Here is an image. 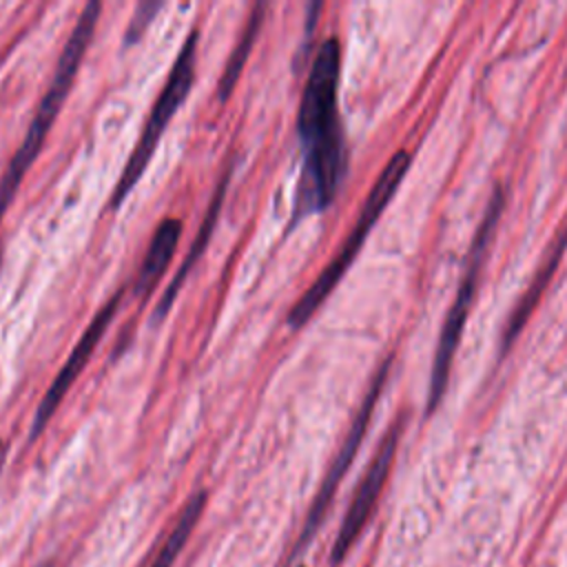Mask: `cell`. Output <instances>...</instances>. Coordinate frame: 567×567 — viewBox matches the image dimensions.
Segmentation results:
<instances>
[{"label": "cell", "instance_id": "7a4b0ae2", "mask_svg": "<svg viewBox=\"0 0 567 567\" xmlns=\"http://www.w3.org/2000/svg\"><path fill=\"white\" fill-rule=\"evenodd\" d=\"M100 11H102V4L100 2H86V7L82 9V13L78 16L69 38H66V44L60 53V60L55 64V71H53V78H51V84L44 93V97L40 100V106L22 137V144L18 146V151L13 153V157L9 159L7 164V171L2 173L0 177V219L4 217L9 204L13 202V195L18 190V186L22 184V177L24 173L31 168V164L35 162L42 144H44V137L49 135L69 91H71V84L78 75V69H80V62L93 40V31L97 27V20H100Z\"/></svg>", "mask_w": 567, "mask_h": 567}, {"label": "cell", "instance_id": "9a60e30c", "mask_svg": "<svg viewBox=\"0 0 567 567\" xmlns=\"http://www.w3.org/2000/svg\"><path fill=\"white\" fill-rule=\"evenodd\" d=\"M4 456H7V443L0 441V467H2V463H4Z\"/></svg>", "mask_w": 567, "mask_h": 567}, {"label": "cell", "instance_id": "ba28073f", "mask_svg": "<svg viewBox=\"0 0 567 567\" xmlns=\"http://www.w3.org/2000/svg\"><path fill=\"white\" fill-rule=\"evenodd\" d=\"M122 295L124 290H117L102 308L100 312L91 319L89 328L84 330V334L80 337V341L75 343V348L71 350V354L66 357V363L60 368L58 377L53 379V383L49 385V390L44 392L38 410H35V416H33V423H31V439H35L47 423L51 421V416L55 414V410L60 408L64 394L69 392V388L73 385V381L78 379V374L84 370V365L89 363L95 346L102 341L106 328L111 326V321L115 319V312L122 303Z\"/></svg>", "mask_w": 567, "mask_h": 567}, {"label": "cell", "instance_id": "6da1fadb", "mask_svg": "<svg viewBox=\"0 0 567 567\" xmlns=\"http://www.w3.org/2000/svg\"><path fill=\"white\" fill-rule=\"evenodd\" d=\"M341 47L337 38L319 44L297 113L303 164L295 199V219L326 208L346 171V142L337 109Z\"/></svg>", "mask_w": 567, "mask_h": 567}, {"label": "cell", "instance_id": "8fae6325", "mask_svg": "<svg viewBox=\"0 0 567 567\" xmlns=\"http://www.w3.org/2000/svg\"><path fill=\"white\" fill-rule=\"evenodd\" d=\"M264 11H266V4H255L244 29H241V35L237 40V44L233 47L230 55H228V62L224 66V73L219 78V86H217V95L221 102H226L241 75V69L246 66V60L252 51V44L257 40V33L261 29V22H264Z\"/></svg>", "mask_w": 567, "mask_h": 567}, {"label": "cell", "instance_id": "30bf717a", "mask_svg": "<svg viewBox=\"0 0 567 567\" xmlns=\"http://www.w3.org/2000/svg\"><path fill=\"white\" fill-rule=\"evenodd\" d=\"M228 179H230V175H228V173H224V175H221V179H219V186H217V190H215V195H213V199H210V204H208L206 217H204V221H202V226H199V230H197V235H195V239H193V244H190L188 257L184 259L182 268L177 270V275H175V277H173V281L168 284L166 292L162 295V299H159V303H157V308H155V312H153L155 321H162V317H164V315H166V310L171 308V303H173L175 295L179 292V288H182V284H184V279L188 277V272L193 270L195 261H197V259H199V255L204 252V248H206V244H208V239H210V235H213V228H215V224H217V217H219V213H221V204H224V193H226Z\"/></svg>", "mask_w": 567, "mask_h": 567}, {"label": "cell", "instance_id": "5bb4252c", "mask_svg": "<svg viewBox=\"0 0 567 567\" xmlns=\"http://www.w3.org/2000/svg\"><path fill=\"white\" fill-rule=\"evenodd\" d=\"M159 9H162L159 2H140V4L135 7V11H133V18H131L126 31H124V42H126V44L137 42V40L144 35V31L148 29V24L153 22V18H155V13H157Z\"/></svg>", "mask_w": 567, "mask_h": 567}, {"label": "cell", "instance_id": "5b68a950", "mask_svg": "<svg viewBox=\"0 0 567 567\" xmlns=\"http://www.w3.org/2000/svg\"><path fill=\"white\" fill-rule=\"evenodd\" d=\"M501 208H503V195L496 190L487 210H485L481 228L476 233V241H474V250H472V259L467 264V270L461 279L456 297H454V301L447 310V317L443 321V330H441V337H439V346H436L434 363H432V374H430V394H427V408L430 410L436 408V403H439V399H441V394L447 385L450 365H452V359H454V352H456V346H458V337H461L463 323L467 319V312H470V306H472V299H474L476 275H478V268H481V259L485 255V246H487V241L494 233V226L498 221Z\"/></svg>", "mask_w": 567, "mask_h": 567}, {"label": "cell", "instance_id": "3957f363", "mask_svg": "<svg viewBox=\"0 0 567 567\" xmlns=\"http://www.w3.org/2000/svg\"><path fill=\"white\" fill-rule=\"evenodd\" d=\"M410 164V155L405 151H396L390 162L385 164V168L381 171V175L377 177L372 190L365 197V204L359 213L357 224L352 226L350 235L346 237V241L341 244L339 252L334 255V259L321 270V275L315 279V284L299 297V301L292 306V310L288 312V323L290 328H301L317 310L319 306L326 301V297L332 292V288L339 284V279L343 277V272L348 270V266L352 264V259L357 257L359 248L363 246V239L368 237L372 224L379 219L381 210L385 208V204L390 202V197L394 195L403 173L408 171Z\"/></svg>", "mask_w": 567, "mask_h": 567}, {"label": "cell", "instance_id": "8992f818", "mask_svg": "<svg viewBox=\"0 0 567 567\" xmlns=\"http://www.w3.org/2000/svg\"><path fill=\"white\" fill-rule=\"evenodd\" d=\"M399 434H401V423H396L388 434L385 439L381 441L372 463L368 465L352 501H350V507L341 520V527L337 532V538L332 543V551H330V560L332 565H339L346 554L350 551V547L357 543L359 534L363 532V527L368 525L374 507H377V501L383 492V485L388 481V474H390V467H392V458H394V452H396V443H399Z\"/></svg>", "mask_w": 567, "mask_h": 567}, {"label": "cell", "instance_id": "52a82bcc", "mask_svg": "<svg viewBox=\"0 0 567 567\" xmlns=\"http://www.w3.org/2000/svg\"><path fill=\"white\" fill-rule=\"evenodd\" d=\"M388 368H390V361H385L383 368L377 372V377H374V381H372V385H370V390H368V394H365V399H363V403H361V408H359V412H357V416H354V421H352V425L346 434V441L341 443V447H339V452H337V456H334V461H332V465H330V470H328V474H326V478H323V483H321V487H319V492H317V496L310 505V512L306 516V523H303V529H301V536H299V547H303L315 536V532L319 529V525H321V520L328 512V505H330L343 474L348 472V467H350V463H352V458H354V454H357V450L363 441L370 414H372L374 403H377V399L381 394V388L385 383Z\"/></svg>", "mask_w": 567, "mask_h": 567}, {"label": "cell", "instance_id": "7c38bea8", "mask_svg": "<svg viewBox=\"0 0 567 567\" xmlns=\"http://www.w3.org/2000/svg\"><path fill=\"white\" fill-rule=\"evenodd\" d=\"M204 505H206V494L204 492H197L190 501H186L177 523L173 525L168 538L164 540V545L159 547V551L155 554L151 567H171L175 563V558L179 556V551L184 549V545L188 543L202 512H204Z\"/></svg>", "mask_w": 567, "mask_h": 567}, {"label": "cell", "instance_id": "9c48e42d", "mask_svg": "<svg viewBox=\"0 0 567 567\" xmlns=\"http://www.w3.org/2000/svg\"><path fill=\"white\" fill-rule=\"evenodd\" d=\"M179 235H182V221L179 219L166 217V219L159 221V226L155 228V233L151 237V244H148L144 261L140 266V272L135 277L133 290L137 295H148L155 288V284L164 275V270H166V266H168V261H171V257L177 248Z\"/></svg>", "mask_w": 567, "mask_h": 567}, {"label": "cell", "instance_id": "4fadbf2b", "mask_svg": "<svg viewBox=\"0 0 567 567\" xmlns=\"http://www.w3.org/2000/svg\"><path fill=\"white\" fill-rule=\"evenodd\" d=\"M563 246H565V235L560 237L558 246H554L551 259H549L547 264H543L545 268H540V270H538V275H536V281H534V284L529 286V290L523 295V299H520V303H518L516 312L512 315V319H509V326H507V330H505V337H503V341H505V343H509V341L514 339V334L520 330V326L525 323V319H527V315H529V308H532V306H534V301L538 299L540 290L545 288V281H547V277L554 272V268H556V264H558V259H560V255H563Z\"/></svg>", "mask_w": 567, "mask_h": 567}, {"label": "cell", "instance_id": "277c9868", "mask_svg": "<svg viewBox=\"0 0 567 567\" xmlns=\"http://www.w3.org/2000/svg\"><path fill=\"white\" fill-rule=\"evenodd\" d=\"M195 58H197V31H193L186 38V42L182 44V49H179V53L173 62L168 80H166L162 93L157 95V100L151 109V115L144 124L140 142L133 148V153H131V157H128V162L122 171V177L113 188L111 208H117L126 199L131 188L140 182L142 173L146 171V166H148V162H151V157L157 148V142H159L166 124L173 120V115L177 113V109L182 106V102L190 93V86H193V80H195Z\"/></svg>", "mask_w": 567, "mask_h": 567}]
</instances>
